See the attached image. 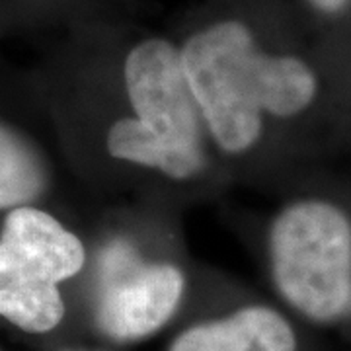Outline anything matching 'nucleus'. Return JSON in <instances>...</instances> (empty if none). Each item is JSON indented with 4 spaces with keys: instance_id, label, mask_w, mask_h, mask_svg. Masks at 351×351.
I'll use <instances>...</instances> for the list:
<instances>
[{
    "instance_id": "7",
    "label": "nucleus",
    "mask_w": 351,
    "mask_h": 351,
    "mask_svg": "<svg viewBox=\"0 0 351 351\" xmlns=\"http://www.w3.org/2000/svg\"><path fill=\"white\" fill-rule=\"evenodd\" d=\"M0 316L29 334L59 326L64 301L59 285L34 274L0 244Z\"/></svg>"
},
{
    "instance_id": "10",
    "label": "nucleus",
    "mask_w": 351,
    "mask_h": 351,
    "mask_svg": "<svg viewBox=\"0 0 351 351\" xmlns=\"http://www.w3.org/2000/svg\"><path fill=\"white\" fill-rule=\"evenodd\" d=\"M316 10L324 14H338L346 8L348 0H308Z\"/></svg>"
},
{
    "instance_id": "5",
    "label": "nucleus",
    "mask_w": 351,
    "mask_h": 351,
    "mask_svg": "<svg viewBox=\"0 0 351 351\" xmlns=\"http://www.w3.org/2000/svg\"><path fill=\"white\" fill-rule=\"evenodd\" d=\"M0 244L34 274L59 285L75 277L86 262L80 239L55 217L32 205L14 207L4 217Z\"/></svg>"
},
{
    "instance_id": "8",
    "label": "nucleus",
    "mask_w": 351,
    "mask_h": 351,
    "mask_svg": "<svg viewBox=\"0 0 351 351\" xmlns=\"http://www.w3.org/2000/svg\"><path fill=\"white\" fill-rule=\"evenodd\" d=\"M113 158L152 168L172 180H189L197 176L205 164L203 151L184 149L156 135L137 117L115 121L106 138Z\"/></svg>"
},
{
    "instance_id": "1",
    "label": "nucleus",
    "mask_w": 351,
    "mask_h": 351,
    "mask_svg": "<svg viewBox=\"0 0 351 351\" xmlns=\"http://www.w3.org/2000/svg\"><path fill=\"white\" fill-rule=\"evenodd\" d=\"M189 86L213 141L226 152L252 149L262 135L263 113L293 117L318 94L308 64L291 55H267L242 22L201 29L182 47Z\"/></svg>"
},
{
    "instance_id": "3",
    "label": "nucleus",
    "mask_w": 351,
    "mask_h": 351,
    "mask_svg": "<svg viewBox=\"0 0 351 351\" xmlns=\"http://www.w3.org/2000/svg\"><path fill=\"white\" fill-rule=\"evenodd\" d=\"M135 117L156 135L184 149H201V117L189 86L182 49L160 38L135 45L123 64Z\"/></svg>"
},
{
    "instance_id": "4",
    "label": "nucleus",
    "mask_w": 351,
    "mask_h": 351,
    "mask_svg": "<svg viewBox=\"0 0 351 351\" xmlns=\"http://www.w3.org/2000/svg\"><path fill=\"white\" fill-rule=\"evenodd\" d=\"M186 277L174 263H152L106 291L98 326L108 338L137 341L168 324L182 302Z\"/></svg>"
},
{
    "instance_id": "6",
    "label": "nucleus",
    "mask_w": 351,
    "mask_h": 351,
    "mask_svg": "<svg viewBox=\"0 0 351 351\" xmlns=\"http://www.w3.org/2000/svg\"><path fill=\"white\" fill-rule=\"evenodd\" d=\"M168 351H299V341L285 316L254 304L184 330Z\"/></svg>"
},
{
    "instance_id": "2",
    "label": "nucleus",
    "mask_w": 351,
    "mask_h": 351,
    "mask_svg": "<svg viewBox=\"0 0 351 351\" xmlns=\"http://www.w3.org/2000/svg\"><path fill=\"white\" fill-rule=\"evenodd\" d=\"M271 276L291 308L313 322L351 313V221L338 205L302 199L269 228Z\"/></svg>"
},
{
    "instance_id": "9",
    "label": "nucleus",
    "mask_w": 351,
    "mask_h": 351,
    "mask_svg": "<svg viewBox=\"0 0 351 351\" xmlns=\"http://www.w3.org/2000/svg\"><path fill=\"white\" fill-rule=\"evenodd\" d=\"M47 188V170L36 149L0 125V209H14L34 201Z\"/></svg>"
}]
</instances>
